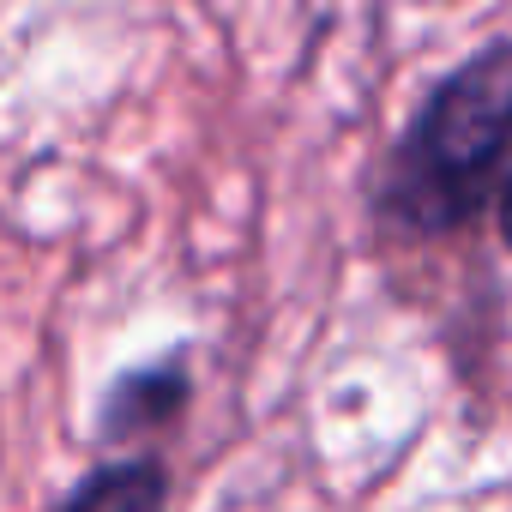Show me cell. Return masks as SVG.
Instances as JSON below:
<instances>
[{
	"label": "cell",
	"mask_w": 512,
	"mask_h": 512,
	"mask_svg": "<svg viewBox=\"0 0 512 512\" xmlns=\"http://www.w3.org/2000/svg\"><path fill=\"white\" fill-rule=\"evenodd\" d=\"M512 157V43L458 61L410 115L386 157L380 211L404 229H458L482 211L500 163Z\"/></svg>",
	"instance_id": "obj_1"
},
{
	"label": "cell",
	"mask_w": 512,
	"mask_h": 512,
	"mask_svg": "<svg viewBox=\"0 0 512 512\" xmlns=\"http://www.w3.org/2000/svg\"><path fill=\"white\" fill-rule=\"evenodd\" d=\"M79 500H163V476L151 464H121V470L79 482Z\"/></svg>",
	"instance_id": "obj_2"
},
{
	"label": "cell",
	"mask_w": 512,
	"mask_h": 512,
	"mask_svg": "<svg viewBox=\"0 0 512 512\" xmlns=\"http://www.w3.org/2000/svg\"><path fill=\"white\" fill-rule=\"evenodd\" d=\"M500 235H506V247H512V181H506V193H500Z\"/></svg>",
	"instance_id": "obj_3"
}]
</instances>
